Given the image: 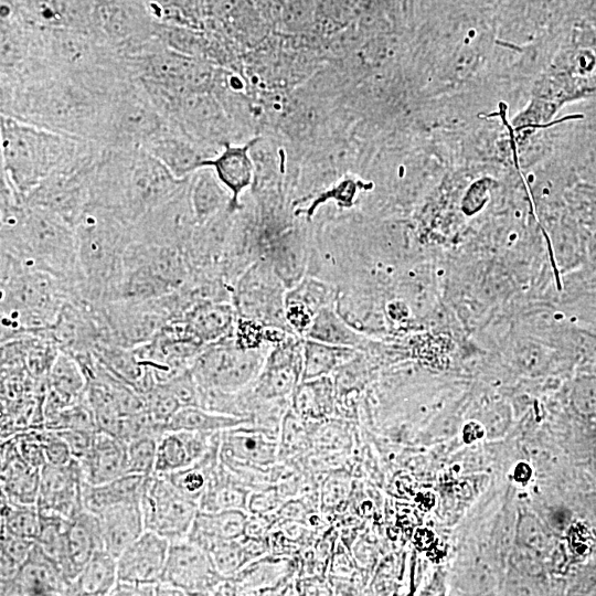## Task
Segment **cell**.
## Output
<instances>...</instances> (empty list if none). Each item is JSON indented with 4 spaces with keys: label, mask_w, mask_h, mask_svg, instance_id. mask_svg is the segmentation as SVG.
Listing matches in <instances>:
<instances>
[{
    "label": "cell",
    "mask_w": 596,
    "mask_h": 596,
    "mask_svg": "<svg viewBox=\"0 0 596 596\" xmlns=\"http://www.w3.org/2000/svg\"><path fill=\"white\" fill-rule=\"evenodd\" d=\"M1 172L25 196L50 174L66 168L96 141L49 130L1 115Z\"/></svg>",
    "instance_id": "obj_5"
},
{
    "label": "cell",
    "mask_w": 596,
    "mask_h": 596,
    "mask_svg": "<svg viewBox=\"0 0 596 596\" xmlns=\"http://www.w3.org/2000/svg\"><path fill=\"white\" fill-rule=\"evenodd\" d=\"M130 79L119 64L89 73L44 70L1 84V115L103 145L111 102Z\"/></svg>",
    "instance_id": "obj_1"
},
{
    "label": "cell",
    "mask_w": 596,
    "mask_h": 596,
    "mask_svg": "<svg viewBox=\"0 0 596 596\" xmlns=\"http://www.w3.org/2000/svg\"><path fill=\"white\" fill-rule=\"evenodd\" d=\"M247 518L245 510H199L187 540L206 551L217 542L241 539L245 534Z\"/></svg>",
    "instance_id": "obj_29"
},
{
    "label": "cell",
    "mask_w": 596,
    "mask_h": 596,
    "mask_svg": "<svg viewBox=\"0 0 596 596\" xmlns=\"http://www.w3.org/2000/svg\"><path fill=\"white\" fill-rule=\"evenodd\" d=\"M188 132L169 121L145 146L175 178L187 179L210 159L198 151Z\"/></svg>",
    "instance_id": "obj_21"
},
{
    "label": "cell",
    "mask_w": 596,
    "mask_h": 596,
    "mask_svg": "<svg viewBox=\"0 0 596 596\" xmlns=\"http://www.w3.org/2000/svg\"><path fill=\"white\" fill-rule=\"evenodd\" d=\"M519 536L521 541L531 549H543L545 545V535L539 521L533 517H524L519 525Z\"/></svg>",
    "instance_id": "obj_48"
},
{
    "label": "cell",
    "mask_w": 596,
    "mask_h": 596,
    "mask_svg": "<svg viewBox=\"0 0 596 596\" xmlns=\"http://www.w3.org/2000/svg\"><path fill=\"white\" fill-rule=\"evenodd\" d=\"M302 341L290 333L268 351L260 372L248 386L257 402L279 401L294 394L302 377Z\"/></svg>",
    "instance_id": "obj_16"
},
{
    "label": "cell",
    "mask_w": 596,
    "mask_h": 596,
    "mask_svg": "<svg viewBox=\"0 0 596 596\" xmlns=\"http://www.w3.org/2000/svg\"><path fill=\"white\" fill-rule=\"evenodd\" d=\"M219 435L166 430L158 438L155 473L167 475L192 465L210 449Z\"/></svg>",
    "instance_id": "obj_24"
},
{
    "label": "cell",
    "mask_w": 596,
    "mask_h": 596,
    "mask_svg": "<svg viewBox=\"0 0 596 596\" xmlns=\"http://www.w3.org/2000/svg\"><path fill=\"white\" fill-rule=\"evenodd\" d=\"M220 439L221 433L199 460L185 468L164 475L181 494L198 504L213 471L221 461Z\"/></svg>",
    "instance_id": "obj_36"
},
{
    "label": "cell",
    "mask_w": 596,
    "mask_h": 596,
    "mask_svg": "<svg viewBox=\"0 0 596 596\" xmlns=\"http://www.w3.org/2000/svg\"><path fill=\"white\" fill-rule=\"evenodd\" d=\"M170 542L146 530L117 557L118 581L130 583L160 582Z\"/></svg>",
    "instance_id": "obj_20"
},
{
    "label": "cell",
    "mask_w": 596,
    "mask_h": 596,
    "mask_svg": "<svg viewBox=\"0 0 596 596\" xmlns=\"http://www.w3.org/2000/svg\"><path fill=\"white\" fill-rule=\"evenodd\" d=\"M267 353L265 347H238L232 334L204 345L194 359L191 372L201 391L236 393L254 382Z\"/></svg>",
    "instance_id": "obj_8"
},
{
    "label": "cell",
    "mask_w": 596,
    "mask_h": 596,
    "mask_svg": "<svg viewBox=\"0 0 596 596\" xmlns=\"http://www.w3.org/2000/svg\"><path fill=\"white\" fill-rule=\"evenodd\" d=\"M247 488L227 467L221 461L213 471L207 486L199 500V510H245L247 511Z\"/></svg>",
    "instance_id": "obj_32"
},
{
    "label": "cell",
    "mask_w": 596,
    "mask_h": 596,
    "mask_svg": "<svg viewBox=\"0 0 596 596\" xmlns=\"http://www.w3.org/2000/svg\"><path fill=\"white\" fill-rule=\"evenodd\" d=\"M189 178L172 196L130 225L132 241L177 247L183 252L198 225L189 196Z\"/></svg>",
    "instance_id": "obj_14"
},
{
    "label": "cell",
    "mask_w": 596,
    "mask_h": 596,
    "mask_svg": "<svg viewBox=\"0 0 596 596\" xmlns=\"http://www.w3.org/2000/svg\"><path fill=\"white\" fill-rule=\"evenodd\" d=\"M189 196L198 224L228 207L231 194L210 167L195 171L189 178Z\"/></svg>",
    "instance_id": "obj_31"
},
{
    "label": "cell",
    "mask_w": 596,
    "mask_h": 596,
    "mask_svg": "<svg viewBox=\"0 0 596 596\" xmlns=\"http://www.w3.org/2000/svg\"><path fill=\"white\" fill-rule=\"evenodd\" d=\"M244 424H253V419L212 411L202 406H183L168 422L166 430H192L215 434Z\"/></svg>",
    "instance_id": "obj_35"
},
{
    "label": "cell",
    "mask_w": 596,
    "mask_h": 596,
    "mask_svg": "<svg viewBox=\"0 0 596 596\" xmlns=\"http://www.w3.org/2000/svg\"><path fill=\"white\" fill-rule=\"evenodd\" d=\"M97 517L103 549L115 557L146 531L140 502L116 504Z\"/></svg>",
    "instance_id": "obj_28"
},
{
    "label": "cell",
    "mask_w": 596,
    "mask_h": 596,
    "mask_svg": "<svg viewBox=\"0 0 596 596\" xmlns=\"http://www.w3.org/2000/svg\"><path fill=\"white\" fill-rule=\"evenodd\" d=\"M102 147L96 142L72 164L50 174L24 196L26 203L50 211L75 227L89 205L91 173Z\"/></svg>",
    "instance_id": "obj_9"
},
{
    "label": "cell",
    "mask_w": 596,
    "mask_h": 596,
    "mask_svg": "<svg viewBox=\"0 0 596 596\" xmlns=\"http://www.w3.org/2000/svg\"><path fill=\"white\" fill-rule=\"evenodd\" d=\"M305 338L358 350L364 344L363 336L348 324L332 305L323 307L316 313Z\"/></svg>",
    "instance_id": "obj_37"
},
{
    "label": "cell",
    "mask_w": 596,
    "mask_h": 596,
    "mask_svg": "<svg viewBox=\"0 0 596 596\" xmlns=\"http://www.w3.org/2000/svg\"><path fill=\"white\" fill-rule=\"evenodd\" d=\"M567 520V513L565 510H555L552 513V522L554 525L563 526Z\"/></svg>",
    "instance_id": "obj_49"
},
{
    "label": "cell",
    "mask_w": 596,
    "mask_h": 596,
    "mask_svg": "<svg viewBox=\"0 0 596 596\" xmlns=\"http://www.w3.org/2000/svg\"><path fill=\"white\" fill-rule=\"evenodd\" d=\"M242 538L217 542L205 551L217 572L226 578L232 577L251 563Z\"/></svg>",
    "instance_id": "obj_40"
},
{
    "label": "cell",
    "mask_w": 596,
    "mask_h": 596,
    "mask_svg": "<svg viewBox=\"0 0 596 596\" xmlns=\"http://www.w3.org/2000/svg\"><path fill=\"white\" fill-rule=\"evenodd\" d=\"M232 302L241 317L292 332L285 317L283 280L267 262L252 263L232 285Z\"/></svg>",
    "instance_id": "obj_11"
},
{
    "label": "cell",
    "mask_w": 596,
    "mask_h": 596,
    "mask_svg": "<svg viewBox=\"0 0 596 596\" xmlns=\"http://www.w3.org/2000/svg\"><path fill=\"white\" fill-rule=\"evenodd\" d=\"M73 295L50 273L29 267L1 252V342L42 337Z\"/></svg>",
    "instance_id": "obj_4"
},
{
    "label": "cell",
    "mask_w": 596,
    "mask_h": 596,
    "mask_svg": "<svg viewBox=\"0 0 596 596\" xmlns=\"http://www.w3.org/2000/svg\"><path fill=\"white\" fill-rule=\"evenodd\" d=\"M146 476L127 472L108 482L89 485L83 482L84 509L98 515L106 509L128 502H140Z\"/></svg>",
    "instance_id": "obj_30"
},
{
    "label": "cell",
    "mask_w": 596,
    "mask_h": 596,
    "mask_svg": "<svg viewBox=\"0 0 596 596\" xmlns=\"http://www.w3.org/2000/svg\"><path fill=\"white\" fill-rule=\"evenodd\" d=\"M575 407L585 415H596V380H582L573 393Z\"/></svg>",
    "instance_id": "obj_47"
},
{
    "label": "cell",
    "mask_w": 596,
    "mask_h": 596,
    "mask_svg": "<svg viewBox=\"0 0 596 596\" xmlns=\"http://www.w3.org/2000/svg\"><path fill=\"white\" fill-rule=\"evenodd\" d=\"M83 482L81 466L76 459L66 466L45 462L40 471L38 510L43 514L71 520L84 510Z\"/></svg>",
    "instance_id": "obj_18"
},
{
    "label": "cell",
    "mask_w": 596,
    "mask_h": 596,
    "mask_svg": "<svg viewBox=\"0 0 596 596\" xmlns=\"http://www.w3.org/2000/svg\"><path fill=\"white\" fill-rule=\"evenodd\" d=\"M40 530L36 505L12 503L1 493V533L35 541Z\"/></svg>",
    "instance_id": "obj_39"
},
{
    "label": "cell",
    "mask_w": 596,
    "mask_h": 596,
    "mask_svg": "<svg viewBox=\"0 0 596 596\" xmlns=\"http://www.w3.org/2000/svg\"><path fill=\"white\" fill-rule=\"evenodd\" d=\"M103 549L98 517L82 510L67 521L64 532V555L61 568L72 582L94 553Z\"/></svg>",
    "instance_id": "obj_25"
},
{
    "label": "cell",
    "mask_w": 596,
    "mask_h": 596,
    "mask_svg": "<svg viewBox=\"0 0 596 596\" xmlns=\"http://www.w3.org/2000/svg\"><path fill=\"white\" fill-rule=\"evenodd\" d=\"M280 497L274 488H263L251 491L247 499V512L251 514L266 515L270 511L277 510Z\"/></svg>",
    "instance_id": "obj_45"
},
{
    "label": "cell",
    "mask_w": 596,
    "mask_h": 596,
    "mask_svg": "<svg viewBox=\"0 0 596 596\" xmlns=\"http://www.w3.org/2000/svg\"><path fill=\"white\" fill-rule=\"evenodd\" d=\"M237 311L232 301H206L180 319L189 334L203 345L233 334Z\"/></svg>",
    "instance_id": "obj_27"
},
{
    "label": "cell",
    "mask_w": 596,
    "mask_h": 596,
    "mask_svg": "<svg viewBox=\"0 0 596 596\" xmlns=\"http://www.w3.org/2000/svg\"><path fill=\"white\" fill-rule=\"evenodd\" d=\"M117 581V557L106 550L99 549L71 582L68 595H110Z\"/></svg>",
    "instance_id": "obj_33"
},
{
    "label": "cell",
    "mask_w": 596,
    "mask_h": 596,
    "mask_svg": "<svg viewBox=\"0 0 596 596\" xmlns=\"http://www.w3.org/2000/svg\"><path fill=\"white\" fill-rule=\"evenodd\" d=\"M1 493L12 503L36 505L41 468L26 462L9 439L1 446Z\"/></svg>",
    "instance_id": "obj_26"
},
{
    "label": "cell",
    "mask_w": 596,
    "mask_h": 596,
    "mask_svg": "<svg viewBox=\"0 0 596 596\" xmlns=\"http://www.w3.org/2000/svg\"><path fill=\"white\" fill-rule=\"evenodd\" d=\"M291 396L295 411L300 416L311 418L324 416L332 405L329 376L301 381Z\"/></svg>",
    "instance_id": "obj_38"
},
{
    "label": "cell",
    "mask_w": 596,
    "mask_h": 596,
    "mask_svg": "<svg viewBox=\"0 0 596 596\" xmlns=\"http://www.w3.org/2000/svg\"><path fill=\"white\" fill-rule=\"evenodd\" d=\"M81 298L94 305L114 300L131 242L130 224L114 213L88 207L75 225Z\"/></svg>",
    "instance_id": "obj_6"
},
{
    "label": "cell",
    "mask_w": 596,
    "mask_h": 596,
    "mask_svg": "<svg viewBox=\"0 0 596 596\" xmlns=\"http://www.w3.org/2000/svg\"><path fill=\"white\" fill-rule=\"evenodd\" d=\"M145 407L166 428L168 422L182 407L180 402L162 383L155 384L142 394Z\"/></svg>",
    "instance_id": "obj_43"
},
{
    "label": "cell",
    "mask_w": 596,
    "mask_h": 596,
    "mask_svg": "<svg viewBox=\"0 0 596 596\" xmlns=\"http://www.w3.org/2000/svg\"><path fill=\"white\" fill-rule=\"evenodd\" d=\"M189 277L190 268L180 248L131 240L113 301L159 298L179 289Z\"/></svg>",
    "instance_id": "obj_7"
},
{
    "label": "cell",
    "mask_w": 596,
    "mask_h": 596,
    "mask_svg": "<svg viewBox=\"0 0 596 596\" xmlns=\"http://www.w3.org/2000/svg\"><path fill=\"white\" fill-rule=\"evenodd\" d=\"M77 461L86 483L108 482L128 472L127 443L115 435L96 430L88 451Z\"/></svg>",
    "instance_id": "obj_23"
},
{
    "label": "cell",
    "mask_w": 596,
    "mask_h": 596,
    "mask_svg": "<svg viewBox=\"0 0 596 596\" xmlns=\"http://www.w3.org/2000/svg\"><path fill=\"white\" fill-rule=\"evenodd\" d=\"M33 540L1 533L0 550V582H7L15 576L21 565L28 558L33 545Z\"/></svg>",
    "instance_id": "obj_41"
},
{
    "label": "cell",
    "mask_w": 596,
    "mask_h": 596,
    "mask_svg": "<svg viewBox=\"0 0 596 596\" xmlns=\"http://www.w3.org/2000/svg\"><path fill=\"white\" fill-rule=\"evenodd\" d=\"M1 252L52 274L73 297H79L75 227L45 209L29 205L7 179L1 180Z\"/></svg>",
    "instance_id": "obj_2"
},
{
    "label": "cell",
    "mask_w": 596,
    "mask_h": 596,
    "mask_svg": "<svg viewBox=\"0 0 596 596\" xmlns=\"http://www.w3.org/2000/svg\"><path fill=\"white\" fill-rule=\"evenodd\" d=\"M55 432L66 441L73 457L79 460L88 451L96 430L70 428Z\"/></svg>",
    "instance_id": "obj_46"
},
{
    "label": "cell",
    "mask_w": 596,
    "mask_h": 596,
    "mask_svg": "<svg viewBox=\"0 0 596 596\" xmlns=\"http://www.w3.org/2000/svg\"><path fill=\"white\" fill-rule=\"evenodd\" d=\"M145 528L170 543L187 540L199 504L181 494L164 475L146 477L140 500Z\"/></svg>",
    "instance_id": "obj_13"
},
{
    "label": "cell",
    "mask_w": 596,
    "mask_h": 596,
    "mask_svg": "<svg viewBox=\"0 0 596 596\" xmlns=\"http://www.w3.org/2000/svg\"><path fill=\"white\" fill-rule=\"evenodd\" d=\"M71 582L42 547L34 545L15 576L2 582L1 595H68Z\"/></svg>",
    "instance_id": "obj_19"
},
{
    "label": "cell",
    "mask_w": 596,
    "mask_h": 596,
    "mask_svg": "<svg viewBox=\"0 0 596 596\" xmlns=\"http://www.w3.org/2000/svg\"><path fill=\"white\" fill-rule=\"evenodd\" d=\"M258 140L259 138H255L245 145L225 141L222 143V150L202 164V168L210 167L230 192L231 201L227 210L231 213L242 207L241 195L253 183L254 164L249 150Z\"/></svg>",
    "instance_id": "obj_22"
},
{
    "label": "cell",
    "mask_w": 596,
    "mask_h": 596,
    "mask_svg": "<svg viewBox=\"0 0 596 596\" xmlns=\"http://www.w3.org/2000/svg\"><path fill=\"white\" fill-rule=\"evenodd\" d=\"M107 342L134 349L153 339L173 320L166 296L148 300H116L99 305Z\"/></svg>",
    "instance_id": "obj_12"
},
{
    "label": "cell",
    "mask_w": 596,
    "mask_h": 596,
    "mask_svg": "<svg viewBox=\"0 0 596 596\" xmlns=\"http://www.w3.org/2000/svg\"><path fill=\"white\" fill-rule=\"evenodd\" d=\"M279 458V443L267 429L244 424L221 433L220 460L236 477L249 481Z\"/></svg>",
    "instance_id": "obj_15"
},
{
    "label": "cell",
    "mask_w": 596,
    "mask_h": 596,
    "mask_svg": "<svg viewBox=\"0 0 596 596\" xmlns=\"http://www.w3.org/2000/svg\"><path fill=\"white\" fill-rule=\"evenodd\" d=\"M158 438L145 436L127 443L128 472L146 477L155 472Z\"/></svg>",
    "instance_id": "obj_42"
},
{
    "label": "cell",
    "mask_w": 596,
    "mask_h": 596,
    "mask_svg": "<svg viewBox=\"0 0 596 596\" xmlns=\"http://www.w3.org/2000/svg\"><path fill=\"white\" fill-rule=\"evenodd\" d=\"M358 349L305 338L302 341L301 381L329 376L359 356Z\"/></svg>",
    "instance_id": "obj_34"
},
{
    "label": "cell",
    "mask_w": 596,
    "mask_h": 596,
    "mask_svg": "<svg viewBox=\"0 0 596 596\" xmlns=\"http://www.w3.org/2000/svg\"><path fill=\"white\" fill-rule=\"evenodd\" d=\"M168 123L143 86L134 78L111 102L103 145L145 146Z\"/></svg>",
    "instance_id": "obj_10"
},
{
    "label": "cell",
    "mask_w": 596,
    "mask_h": 596,
    "mask_svg": "<svg viewBox=\"0 0 596 596\" xmlns=\"http://www.w3.org/2000/svg\"><path fill=\"white\" fill-rule=\"evenodd\" d=\"M225 579L202 547L188 540L170 543L161 582L183 595H215Z\"/></svg>",
    "instance_id": "obj_17"
},
{
    "label": "cell",
    "mask_w": 596,
    "mask_h": 596,
    "mask_svg": "<svg viewBox=\"0 0 596 596\" xmlns=\"http://www.w3.org/2000/svg\"><path fill=\"white\" fill-rule=\"evenodd\" d=\"M39 433L45 462L66 466L75 459L66 441L55 430L43 427Z\"/></svg>",
    "instance_id": "obj_44"
},
{
    "label": "cell",
    "mask_w": 596,
    "mask_h": 596,
    "mask_svg": "<svg viewBox=\"0 0 596 596\" xmlns=\"http://www.w3.org/2000/svg\"><path fill=\"white\" fill-rule=\"evenodd\" d=\"M187 180L175 178L142 146H104L91 173L89 207L107 210L131 225Z\"/></svg>",
    "instance_id": "obj_3"
}]
</instances>
